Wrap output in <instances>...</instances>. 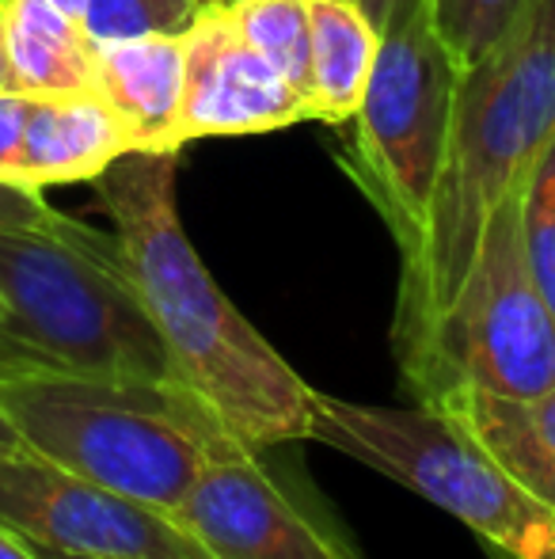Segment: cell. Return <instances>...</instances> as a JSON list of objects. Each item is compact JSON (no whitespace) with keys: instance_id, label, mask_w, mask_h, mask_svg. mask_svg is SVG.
<instances>
[{"instance_id":"obj_1","label":"cell","mask_w":555,"mask_h":559,"mask_svg":"<svg viewBox=\"0 0 555 559\" xmlns=\"http://www.w3.org/2000/svg\"><path fill=\"white\" fill-rule=\"evenodd\" d=\"M176 176L179 153H126L92 179L176 381L252 453L304 442L316 389L248 324L206 271L179 222Z\"/></svg>"},{"instance_id":"obj_2","label":"cell","mask_w":555,"mask_h":559,"mask_svg":"<svg viewBox=\"0 0 555 559\" xmlns=\"http://www.w3.org/2000/svg\"><path fill=\"white\" fill-rule=\"evenodd\" d=\"M555 138V0H529L518 27L468 73L453 99L442 176L415 255L403 259L396 354L457 297L491 214L526 187Z\"/></svg>"},{"instance_id":"obj_3","label":"cell","mask_w":555,"mask_h":559,"mask_svg":"<svg viewBox=\"0 0 555 559\" xmlns=\"http://www.w3.org/2000/svg\"><path fill=\"white\" fill-rule=\"evenodd\" d=\"M0 404L23 449L119 495L176 514L214 449V415L171 381L35 366L0 377Z\"/></svg>"},{"instance_id":"obj_4","label":"cell","mask_w":555,"mask_h":559,"mask_svg":"<svg viewBox=\"0 0 555 559\" xmlns=\"http://www.w3.org/2000/svg\"><path fill=\"white\" fill-rule=\"evenodd\" d=\"M0 309L58 369L179 384L114 236L65 214L50 225H0Z\"/></svg>"},{"instance_id":"obj_5","label":"cell","mask_w":555,"mask_h":559,"mask_svg":"<svg viewBox=\"0 0 555 559\" xmlns=\"http://www.w3.org/2000/svg\"><path fill=\"white\" fill-rule=\"evenodd\" d=\"M312 442L347 453L457 518L503 559H555V510L437 407L354 404L316 392Z\"/></svg>"},{"instance_id":"obj_6","label":"cell","mask_w":555,"mask_h":559,"mask_svg":"<svg viewBox=\"0 0 555 559\" xmlns=\"http://www.w3.org/2000/svg\"><path fill=\"white\" fill-rule=\"evenodd\" d=\"M521 191L506 194L491 214L457 297L396 354L419 404H434L449 389L498 396L555 389V317L521 248Z\"/></svg>"},{"instance_id":"obj_7","label":"cell","mask_w":555,"mask_h":559,"mask_svg":"<svg viewBox=\"0 0 555 559\" xmlns=\"http://www.w3.org/2000/svg\"><path fill=\"white\" fill-rule=\"evenodd\" d=\"M460 69L430 23V0H393L354 126V179L415 255L442 176Z\"/></svg>"},{"instance_id":"obj_8","label":"cell","mask_w":555,"mask_h":559,"mask_svg":"<svg viewBox=\"0 0 555 559\" xmlns=\"http://www.w3.org/2000/svg\"><path fill=\"white\" fill-rule=\"evenodd\" d=\"M0 525L73 559H209L171 514L35 453L0 456Z\"/></svg>"},{"instance_id":"obj_9","label":"cell","mask_w":555,"mask_h":559,"mask_svg":"<svg viewBox=\"0 0 555 559\" xmlns=\"http://www.w3.org/2000/svg\"><path fill=\"white\" fill-rule=\"evenodd\" d=\"M171 518L209 559H354L232 438L202 464Z\"/></svg>"},{"instance_id":"obj_10","label":"cell","mask_w":555,"mask_h":559,"mask_svg":"<svg viewBox=\"0 0 555 559\" xmlns=\"http://www.w3.org/2000/svg\"><path fill=\"white\" fill-rule=\"evenodd\" d=\"M186 81L179 133L198 138H248L275 133L304 118V99L286 76L240 35L229 4H206L183 31Z\"/></svg>"},{"instance_id":"obj_11","label":"cell","mask_w":555,"mask_h":559,"mask_svg":"<svg viewBox=\"0 0 555 559\" xmlns=\"http://www.w3.org/2000/svg\"><path fill=\"white\" fill-rule=\"evenodd\" d=\"M183 35H134L96 43V96L122 118L137 153H179L183 133Z\"/></svg>"},{"instance_id":"obj_12","label":"cell","mask_w":555,"mask_h":559,"mask_svg":"<svg viewBox=\"0 0 555 559\" xmlns=\"http://www.w3.org/2000/svg\"><path fill=\"white\" fill-rule=\"evenodd\" d=\"M126 153H137L134 138L96 92L43 96L31 111L15 183L27 191L92 183Z\"/></svg>"},{"instance_id":"obj_13","label":"cell","mask_w":555,"mask_h":559,"mask_svg":"<svg viewBox=\"0 0 555 559\" xmlns=\"http://www.w3.org/2000/svg\"><path fill=\"white\" fill-rule=\"evenodd\" d=\"M426 407L468 430L514 484L555 510V389L541 396H498L483 389H449Z\"/></svg>"},{"instance_id":"obj_14","label":"cell","mask_w":555,"mask_h":559,"mask_svg":"<svg viewBox=\"0 0 555 559\" xmlns=\"http://www.w3.org/2000/svg\"><path fill=\"white\" fill-rule=\"evenodd\" d=\"M0 31L15 92L35 99L96 92V43L58 4L0 0Z\"/></svg>"},{"instance_id":"obj_15","label":"cell","mask_w":555,"mask_h":559,"mask_svg":"<svg viewBox=\"0 0 555 559\" xmlns=\"http://www.w3.org/2000/svg\"><path fill=\"white\" fill-rule=\"evenodd\" d=\"M381 50V27L358 0H309V99L304 115L350 126Z\"/></svg>"},{"instance_id":"obj_16","label":"cell","mask_w":555,"mask_h":559,"mask_svg":"<svg viewBox=\"0 0 555 559\" xmlns=\"http://www.w3.org/2000/svg\"><path fill=\"white\" fill-rule=\"evenodd\" d=\"M229 15L240 35L309 99V0H232Z\"/></svg>"},{"instance_id":"obj_17","label":"cell","mask_w":555,"mask_h":559,"mask_svg":"<svg viewBox=\"0 0 555 559\" xmlns=\"http://www.w3.org/2000/svg\"><path fill=\"white\" fill-rule=\"evenodd\" d=\"M526 4L529 0H430V23L453 66L468 73L518 27Z\"/></svg>"},{"instance_id":"obj_18","label":"cell","mask_w":555,"mask_h":559,"mask_svg":"<svg viewBox=\"0 0 555 559\" xmlns=\"http://www.w3.org/2000/svg\"><path fill=\"white\" fill-rule=\"evenodd\" d=\"M521 248L529 274L555 317V138L533 164L521 191Z\"/></svg>"},{"instance_id":"obj_19","label":"cell","mask_w":555,"mask_h":559,"mask_svg":"<svg viewBox=\"0 0 555 559\" xmlns=\"http://www.w3.org/2000/svg\"><path fill=\"white\" fill-rule=\"evenodd\" d=\"M198 12V0H88L84 31L92 43L134 35H183Z\"/></svg>"},{"instance_id":"obj_20","label":"cell","mask_w":555,"mask_h":559,"mask_svg":"<svg viewBox=\"0 0 555 559\" xmlns=\"http://www.w3.org/2000/svg\"><path fill=\"white\" fill-rule=\"evenodd\" d=\"M31 111H35V96H23L15 88L0 92V179L4 183H15V171H20V153L23 138H27Z\"/></svg>"},{"instance_id":"obj_21","label":"cell","mask_w":555,"mask_h":559,"mask_svg":"<svg viewBox=\"0 0 555 559\" xmlns=\"http://www.w3.org/2000/svg\"><path fill=\"white\" fill-rule=\"evenodd\" d=\"M35 366H50L35 346H27L20 335L8 328V320H0V377H12L23 373V369H35Z\"/></svg>"},{"instance_id":"obj_22","label":"cell","mask_w":555,"mask_h":559,"mask_svg":"<svg viewBox=\"0 0 555 559\" xmlns=\"http://www.w3.org/2000/svg\"><path fill=\"white\" fill-rule=\"evenodd\" d=\"M0 559H46L38 548H31L23 537H15L8 525H0Z\"/></svg>"},{"instance_id":"obj_23","label":"cell","mask_w":555,"mask_h":559,"mask_svg":"<svg viewBox=\"0 0 555 559\" xmlns=\"http://www.w3.org/2000/svg\"><path fill=\"white\" fill-rule=\"evenodd\" d=\"M12 453H23V438L15 430V423L8 419L4 404H0V456H12Z\"/></svg>"},{"instance_id":"obj_24","label":"cell","mask_w":555,"mask_h":559,"mask_svg":"<svg viewBox=\"0 0 555 559\" xmlns=\"http://www.w3.org/2000/svg\"><path fill=\"white\" fill-rule=\"evenodd\" d=\"M358 4L370 12V20L377 23V27H385V20H388V8H393V0H358Z\"/></svg>"},{"instance_id":"obj_25","label":"cell","mask_w":555,"mask_h":559,"mask_svg":"<svg viewBox=\"0 0 555 559\" xmlns=\"http://www.w3.org/2000/svg\"><path fill=\"white\" fill-rule=\"evenodd\" d=\"M50 4H58L65 15H73V20L84 23V8H88V0H50Z\"/></svg>"},{"instance_id":"obj_26","label":"cell","mask_w":555,"mask_h":559,"mask_svg":"<svg viewBox=\"0 0 555 559\" xmlns=\"http://www.w3.org/2000/svg\"><path fill=\"white\" fill-rule=\"evenodd\" d=\"M12 88V73H8V53H4V31H0V92Z\"/></svg>"},{"instance_id":"obj_27","label":"cell","mask_w":555,"mask_h":559,"mask_svg":"<svg viewBox=\"0 0 555 559\" xmlns=\"http://www.w3.org/2000/svg\"><path fill=\"white\" fill-rule=\"evenodd\" d=\"M198 4L202 8H206V4H232V0H198Z\"/></svg>"},{"instance_id":"obj_28","label":"cell","mask_w":555,"mask_h":559,"mask_svg":"<svg viewBox=\"0 0 555 559\" xmlns=\"http://www.w3.org/2000/svg\"><path fill=\"white\" fill-rule=\"evenodd\" d=\"M31 548H35V545H31ZM38 552H43V548H38ZM46 559H73V556H53V552H43Z\"/></svg>"},{"instance_id":"obj_29","label":"cell","mask_w":555,"mask_h":559,"mask_svg":"<svg viewBox=\"0 0 555 559\" xmlns=\"http://www.w3.org/2000/svg\"><path fill=\"white\" fill-rule=\"evenodd\" d=\"M0 320H4V309H0Z\"/></svg>"}]
</instances>
